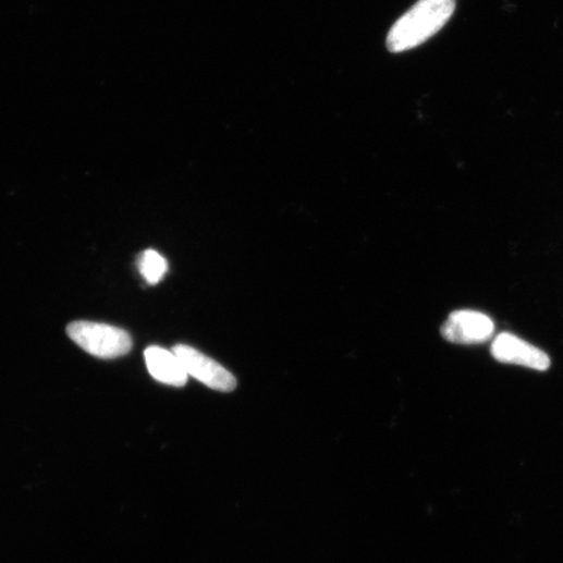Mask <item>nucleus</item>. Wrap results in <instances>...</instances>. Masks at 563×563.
Wrapping results in <instances>:
<instances>
[{
    "label": "nucleus",
    "mask_w": 563,
    "mask_h": 563,
    "mask_svg": "<svg viewBox=\"0 0 563 563\" xmlns=\"http://www.w3.org/2000/svg\"><path fill=\"white\" fill-rule=\"evenodd\" d=\"M172 353L181 360L188 376L195 377L196 380L205 383L208 388L224 393L233 392L236 388L235 377L220 363L210 359L200 351L187 346V344H178L172 348Z\"/></svg>",
    "instance_id": "3"
},
{
    "label": "nucleus",
    "mask_w": 563,
    "mask_h": 563,
    "mask_svg": "<svg viewBox=\"0 0 563 563\" xmlns=\"http://www.w3.org/2000/svg\"><path fill=\"white\" fill-rule=\"evenodd\" d=\"M456 0H417L390 28L387 46L393 54L427 42L452 19Z\"/></svg>",
    "instance_id": "1"
},
{
    "label": "nucleus",
    "mask_w": 563,
    "mask_h": 563,
    "mask_svg": "<svg viewBox=\"0 0 563 563\" xmlns=\"http://www.w3.org/2000/svg\"><path fill=\"white\" fill-rule=\"evenodd\" d=\"M138 270L145 281L156 284L162 280L168 271V261L157 250L148 249L138 258Z\"/></svg>",
    "instance_id": "7"
},
{
    "label": "nucleus",
    "mask_w": 563,
    "mask_h": 563,
    "mask_svg": "<svg viewBox=\"0 0 563 563\" xmlns=\"http://www.w3.org/2000/svg\"><path fill=\"white\" fill-rule=\"evenodd\" d=\"M490 353L500 363L515 364V366L540 370V372H544L551 367V359L544 351L509 333L495 338Z\"/></svg>",
    "instance_id": "5"
},
{
    "label": "nucleus",
    "mask_w": 563,
    "mask_h": 563,
    "mask_svg": "<svg viewBox=\"0 0 563 563\" xmlns=\"http://www.w3.org/2000/svg\"><path fill=\"white\" fill-rule=\"evenodd\" d=\"M68 334L86 353L101 359H115L132 348L127 331L108 323L75 321L69 325Z\"/></svg>",
    "instance_id": "2"
},
{
    "label": "nucleus",
    "mask_w": 563,
    "mask_h": 563,
    "mask_svg": "<svg viewBox=\"0 0 563 563\" xmlns=\"http://www.w3.org/2000/svg\"><path fill=\"white\" fill-rule=\"evenodd\" d=\"M494 333V323L489 316L476 310H456L442 325L441 334L448 342L474 344L487 342Z\"/></svg>",
    "instance_id": "4"
},
{
    "label": "nucleus",
    "mask_w": 563,
    "mask_h": 563,
    "mask_svg": "<svg viewBox=\"0 0 563 563\" xmlns=\"http://www.w3.org/2000/svg\"><path fill=\"white\" fill-rule=\"evenodd\" d=\"M144 356L150 375L157 381L172 387H183L187 383L188 374L172 351L154 346L145 351Z\"/></svg>",
    "instance_id": "6"
}]
</instances>
